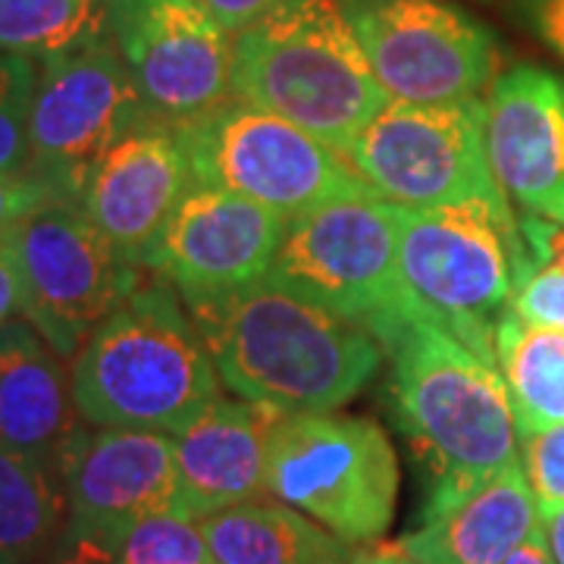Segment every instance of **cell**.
<instances>
[{"mask_svg":"<svg viewBox=\"0 0 564 564\" xmlns=\"http://www.w3.org/2000/svg\"><path fill=\"white\" fill-rule=\"evenodd\" d=\"M185 307L220 383L239 399L280 404L292 414L343 408L377 377L386 358L383 345L364 326L270 276Z\"/></svg>","mask_w":564,"mask_h":564,"instance_id":"6da1fadb","label":"cell"},{"mask_svg":"<svg viewBox=\"0 0 564 564\" xmlns=\"http://www.w3.org/2000/svg\"><path fill=\"white\" fill-rule=\"evenodd\" d=\"M399 426L430 470L423 518L458 502L518 462L508 386L436 317L404 323L383 343Z\"/></svg>","mask_w":564,"mask_h":564,"instance_id":"7a4b0ae2","label":"cell"},{"mask_svg":"<svg viewBox=\"0 0 564 564\" xmlns=\"http://www.w3.org/2000/svg\"><path fill=\"white\" fill-rule=\"evenodd\" d=\"M173 282L144 280L73 358V399L91 426L176 436L220 399V373Z\"/></svg>","mask_w":564,"mask_h":564,"instance_id":"3957f363","label":"cell"},{"mask_svg":"<svg viewBox=\"0 0 564 564\" xmlns=\"http://www.w3.org/2000/svg\"><path fill=\"white\" fill-rule=\"evenodd\" d=\"M232 98L302 126L343 158L389 104L343 0H285L239 32Z\"/></svg>","mask_w":564,"mask_h":564,"instance_id":"277c9868","label":"cell"},{"mask_svg":"<svg viewBox=\"0 0 564 564\" xmlns=\"http://www.w3.org/2000/svg\"><path fill=\"white\" fill-rule=\"evenodd\" d=\"M395 220L399 263L411 292L467 348L496 364L492 329L511 311L518 280L533 270L508 195L436 207L395 204Z\"/></svg>","mask_w":564,"mask_h":564,"instance_id":"5b68a950","label":"cell"},{"mask_svg":"<svg viewBox=\"0 0 564 564\" xmlns=\"http://www.w3.org/2000/svg\"><path fill=\"white\" fill-rule=\"evenodd\" d=\"M270 280L358 323L380 345L404 323L436 317L404 282L395 204L386 198L329 202L285 223Z\"/></svg>","mask_w":564,"mask_h":564,"instance_id":"8992f818","label":"cell"},{"mask_svg":"<svg viewBox=\"0 0 564 564\" xmlns=\"http://www.w3.org/2000/svg\"><path fill=\"white\" fill-rule=\"evenodd\" d=\"M399 455L370 417L289 414L273 436L267 496L329 530L339 543L380 540L399 502Z\"/></svg>","mask_w":564,"mask_h":564,"instance_id":"52a82bcc","label":"cell"},{"mask_svg":"<svg viewBox=\"0 0 564 564\" xmlns=\"http://www.w3.org/2000/svg\"><path fill=\"white\" fill-rule=\"evenodd\" d=\"M173 129L192 163V180L251 198L282 220L329 202L380 198L339 151L239 98Z\"/></svg>","mask_w":564,"mask_h":564,"instance_id":"ba28073f","label":"cell"},{"mask_svg":"<svg viewBox=\"0 0 564 564\" xmlns=\"http://www.w3.org/2000/svg\"><path fill=\"white\" fill-rule=\"evenodd\" d=\"M0 239L20 276L22 321L66 361L144 282L76 202L54 198Z\"/></svg>","mask_w":564,"mask_h":564,"instance_id":"9c48e42d","label":"cell"},{"mask_svg":"<svg viewBox=\"0 0 564 564\" xmlns=\"http://www.w3.org/2000/svg\"><path fill=\"white\" fill-rule=\"evenodd\" d=\"M377 195L436 207L502 195L486 148V101H389L345 154Z\"/></svg>","mask_w":564,"mask_h":564,"instance_id":"30bf717a","label":"cell"},{"mask_svg":"<svg viewBox=\"0 0 564 564\" xmlns=\"http://www.w3.org/2000/svg\"><path fill=\"white\" fill-rule=\"evenodd\" d=\"M154 120L110 35L39 61L29 170L63 202L79 204L104 154L141 122Z\"/></svg>","mask_w":564,"mask_h":564,"instance_id":"8fae6325","label":"cell"},{"mask_svg":"<svg viewBox=\"0 0 564 564\" xmlns=\"http://www.w3.org/2000/svg\"><path fill=\"white\" fill-rule=\"evenodd\" d=\"M389 101H458L499 69L496 39L452 0H343Z\"/></svg>","mask_w":564,"mask_h":564,"instance_id":"7c38bea8","label":"cell"},{"mask_svg":"<svg viewBox=\"0 0 564 564\" xmlns=\"http://www.w3.org/2000/svg\"><path fill=\"white\" fill-rule=\"evenodd\" d=\"M110 39L154 120L182 126L232 101V32L198 0H110Z\"/></svg>","mask_w":564,"mask_h":564,"instance_id":"4fadbf2b","label":"cell"},{"mask_svg":"<svg viewBox=\"0 0 564 564\" xmlns=\"http://www.w3.org/2000/svg\"><path fill=\"white\" fill-rule=\"evenodd\" d=\"M285 223L251 198L195 182L144 254V267L173 282L182 302L226 295L270 276Z\"/></svg>","mask_w":564,"mask_h":564,"instance_id":"5bb4252c","label":"cell"},{"mask_svg":"<svg viewBox=\"0 0 564 564\" xmlns=\"http://www.w3.org/2000/svg\"><path fill=\"white\" fill-rule=\"evenodd\" d=\"M66 530L113 543L129 524L180 511L173 436L82 423L61 458Z\"/></svg>","mask_w":564,"mask_h":564,"instance_id":"9a60e30c","label":"cell"},{"mask_svg":"<svg viewBox=\"0 0 564 564\" xmlns=\"http://www.w3.org/2000/svg\"><path fill=\"white\" fill-rule=\"evenodd\" d=\"M492 173L524 214L564 220V79L540 66H514L486 98Z\"/></svg>","mask_w":564,"mask_h":564,"instance_id":"2e32d148","label":"cell"},{"mask_svg":"<svg viewBox=\"0 0 564 564\" xmlns=\"http://www.w3.org/2000/svg\"><path fill=\"white\" fill-rule=\"evenodd\" d=\"M192 185V163L176 129L148 120L98 161L79 204L126 261L144 267V254Z\"/></svg>","mask_w":564,"mask_h":564,"instance_id":"e0dca14e","label":"cell"},{"mask_svg":"<svg viewBox=\"0 0 564 564\" xmlns=\"http://www.w3.org/2000/svg\"><path fill=\"white\" fill-rule=\"evenodd\" d=\"M292 411L251 399H217L173 436L180 511L202 521L267 492L270 445Z\"/></svg>","mask_w":564,"mask_h":564,"instance_id":"ac0fdd59","label":"cell"},{"mask_svg":"<svg viewBox=\"0 0 564 564\" xmlns=\"http://www.w3.org/2000/svg\"><path fill=\"white\" fill-rule=\"evenodd\" d=\"M73 370L29 321L0 326V448L61 477V458L82 426Z\"/></svg>","mask_w":564,"mask_h":564,"instance_id":"d6986e66","label":"cell"},{"mask_svg":"<svg viewBox=\"0 0 564 564\" xmlns=\"http://www.w3.org/2000/svg\"><path fill=\"white\" fill-rule=\"evenodd\" d=\"M536 524V499L518 458L470 496L426 514L399 545L417 564H505Z\"/></svg>","mask_w":564,"mask_h":564,"instance_id":"ffe728a7","label":"cell"},{"mask_svg":"<svg viewBox=\"0 0 564 564\" xmlns=\"http://www.w3.org/2000/svg\"><path fill=\"white\" fill-rule=\"evenodd\" d=\"M198 524L214 564H348L329 530L276 499L232 505Z\"/></svg>","mask_w":564,"mask_h":564,"instance_id":"44dd1931","label":"cell"},{"mask_svg":"<svg viewBox=\"0 0 564 564\" xmlns=\"http://www.w3.org/2000/svg\"><path fill=\"white\" fill-rule=\"evenodd\" d=\"M492 345L518 440L564 423V329L533 326L505 311L492 329Z\"/></svg>","mask_w":564,"mask_h":564,"instance_id":"7402d4cb","label":"cell"},{"mask_svg":"<svg viewBox=\"0 0 564 564\" xmlns=\"http://www.w3.org/2000/svg\"><path fill=\"white\" fill-rule=\"evenodd\" d=\"M66 527L63 480L0 448V564H32L47 555Z\"/></svg>","mask_w":564,"mask_h":564,"instance_id":"603a6c76","label":"cell"},{"mask_svg":"<svg viewBox=\"0 0 564 564\" xmlns=\"http://www.w3.org/2000/svg\"><path fill=\"white\" fill-rule=\"evenodd\" d=\"M110 0H0V51L44 61L110 35Z\"/></svg>","mask_w":564,"mask_h":564,"instance_id":"cb8c5ba5","label":"cell"},{"mask_svg":"<svg viewBox=\"0 0 564 564\" xmlns=\"http://www.w3.org/2000/svg\"><path fill=\"white\" fill-rule=\"evenodd\" d=\"M113 564H214L202 524L182 511H158L129 524L107 545Z\"/></svg>","mask_w":564,"mask_h":564,"instance_id":"d4e9b609","label":"cell"},{"mask_svg":"<svg viewBox=\"0 0 564 564\" xmlns=\"http://www.w3.org/2000/svg\"><path fill=\"white\" fill-rule=\"evenodd\" d=\"M39 61L0 51V170L20 173L32 161V101Z\"/></svg>","mask_w":564,"mask_h":564,"instance_id":"484cf974","label":"cell"},{"mask_svg":"<svg viewBox=\"0 0 564 564\" xmlns=\"http://www.w3.org/2000/svg\"><path fill=\"white\" fill-rule=\"evenodd\" d=\"M521 464L533 489L540 521H552L564 508V423L521 436Z\"/></svg>","mask_w":564,"mask_h":564,"instance_id":"4316f807","label":"cell"},{"mask_svg":"<svg viewBox=\"0 0 564 564\" xmlns=\"http://www.w3.org/2000/svg\"><path fill=\"white\" fill-rule=\"evenodd\" d=\"M511 311L524 323L564 329V273L555 267H536L518 280Z\"/></svg>","mask_w":564,"mask_h":564,"instance_id":"83f0119b","label":"cell"},{"mask_svg":"<svg viewBox=\"0 0 564 564\" xmlns=\"http://www.w3.org/2000/svg\"><path fill=\"white\" fill-rule=\"evenodd\" d=\"M54 198H57L54 188L32 170H20V173L0 170V236Z\"/></svg>","mask_w":564,"mask_h":564,"instance_id":"f1b7e54d","label":"cell"},{"mask_svg":"<svg viewBox=\"0 0 564 564\" xmlns=\"http://www.w3.org/2000/svg\"><path fill=\"white\" fill-rule=\"evenodd\" d=\"M521 232H524V242L536 267H555L564 273V223L527 214Z\"/></svg>","mask_w":564,"mask_h":564,"instance_id":"f546056e","label":"cell"},{"mask_svg":"<svg viewBox=\"0 0 564 564\" xmlns=\"http://www.w3.org/2000/svg\"><path fill=\"white\" fill-rule=\"evenodd\" d=\"M204 10L220 22L226 32L239 35L248 25L261 22L267 13H273L285 0H198Z\"/></svg>","mask_w":564,"mask_h":564,"instance_id":"4dcf8cb0","label":"cell"},{"mask_svg":"<svg viewBox=\"0 0 564 564\" xmlns=\"http://www.w3.org/2000/svg\"><path fill=\"white\" fill-rule=\"evenodd\" d=\"M527 25L564 61V0H518Z\"/></svg>","mask_w":564,"mask_h":564,"instance_id":"1f68e13d","label":"cell"},{"mask_svg":"<svg viewBox=\"0 0 564 564\" xmlns=\"http://www.w3.org/2000/svg\"><path fill=\"white\" fill-rule=\"evenodd\" d=\"M44 564H113V555L101 540L85 536V533H73V530L63 527L61 540L47 552Z\"/></svg>","mask_w":564,"mask_h":564,"instance_id":"d6a6232c","label":"cell"},{"mask_svg":"<svg viewBox=\"0 0 564 564\" xmlns=\"http://www.w3.org/2000/svg\"><path fill=\"white\" fill-rule=\"evenodd\" d=\"M17 317H22L20 276H17V267H13L7 245L0 239V326L17 321Z\"/></svg>","mask_w":564,"mask_h":564,"instance_id":"836d02e7","label":"cell"},{"mask_svg":"<svg viewBox=\"0 0 564 564\" xmlns=\"http://www.w3.org/2000/svg\"><path fill=\"white\" fill-rule=\"evenodd\" d=\"M505 564H555L552 558V549H549V536H545V524H540L530 530V536H527L524 543L518 545Z\"/></svg>","mask_w":564,"mask_h":564,"instance_id":"e575fe53","label":"cell"},{"mask_svg":"<svg viewBox=\"0 0 564 564\" xmlns=\"http://www.w3.org/2000/svg\"><path fill=\"white\" fill-rule=\"evenodd\" d=\"M348 564H417L411 555H404L402 545H373L348 555Z\"/></svg>","mask_w":564,"mask_h":564,"instance_id":"d590c367","label":"cell"},{"mask_svg":"<svg viewBox=\"0 0 564 564\" xmlns=\"http://www.w3.org/2000/svg\"><path fill=\"white\" fill-rule=\"evenodd\" d=\"M545 536H549V549H552L555 564H564V508L552 521H545Z\"/></svg>","mask_w":564,"mask_h":564,"instance_id":"8d00e7d4","label":"cell"}]
</instances>
